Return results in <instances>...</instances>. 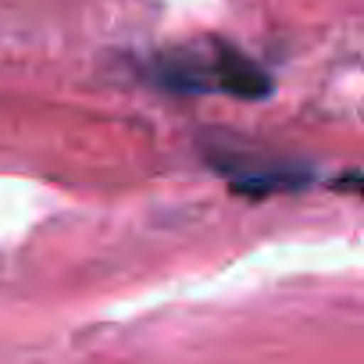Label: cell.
<instances>
[{"mask_svg": "<svg viewBox=\"0 0 364 364\" xmlns=\"http://www.w3.org/2000/svg\"><path fill=\"white\" fill-rule=\"evenodd\" d=\"M208 161L218 175L229 178L232 193L240 197H254L264 200L272 193H296L304 190L311 175V164L300 161H282V157H264V154H250V150H208Z\"/></svg>", "mask_w": 364, "mask_h": 364, "instance_id": "1", "label": "cell"}, {"mask_svg": "<svg viewBox=\"0 0 364 364\" xmlns=\"http://www.w3.org/2000/svg\"><path fill=\"white\" fill-rule=\"evenodd\" d=\"M215 61H218V93L240 97V100H264L272 97L275 82L264 65H257L250 54L232 47L229 40H215Z\"/></svg>", "mask_w": 364, "mask_h": 364, "instance_id": "2", "label": "cell"}, {"mask_svg": "<svg viewBox=\"0 0 364 364\" xmlns=\"http://www.w3.org/2000/svg\"><path fill=\"white\" fill-rule=\"evenodd\" d=\"M336 190H350V193H357V197H364V175H343V178H336L332 182Z\"/></svg>", "mask_w": 364, "mask_h": 364, "instance_id": "3", "label": "cell"}]
</instances>
